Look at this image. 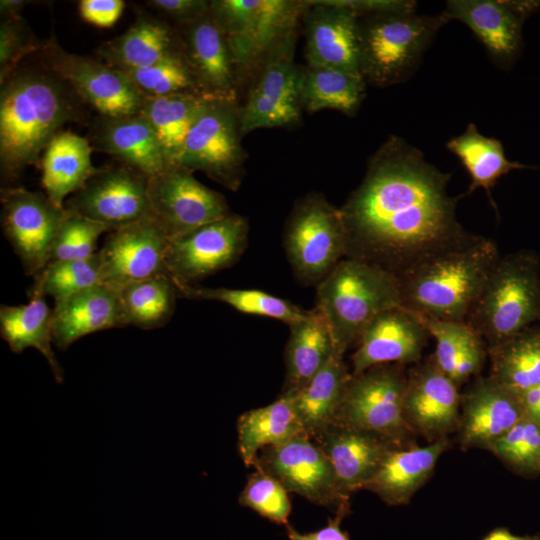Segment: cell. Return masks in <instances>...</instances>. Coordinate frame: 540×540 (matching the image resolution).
<instances>
[{
	"mask_svg": "<svg viewBox=\"0 0 540 540\" xmlns=\"http://www.w3.org/2000/svg\"><path fill=\"white\" fill-rule=\"evenodd\" d=\"M451 173L391 137L371 159L366 175L340 209L347 234L345 258L378 266L399 278L426 260L476 235L457 218L448 193Z\"/></svg>",
	"mask_w": 540,
	"mask_h": 540,
	"instance_id": "6da1fadb",
	"label": "cell"
},
{
	"mask_svg": "<svg viewBox=\"0 0 540 540\" xmlns=\"http://www.w3.org/2000/svg\"><path fill=\"white\" fill-rule=\"evenodd\" d=\"M0 84L1 175L13 179L38 162L65 123L83 116L82 100L43 65L18 67Z\"/></svg>",
	"mask_w": 540,
	"mask_h": 540,
	"instance_id": "7a4b0ae2",
	"label": "cell"
},
{
	"mask_svg": "<svg viewBox=\"0 0 540 540\" xmlns=\"http://www.w3.org/2000/svg\"><path fill=\"white\" fill-rule=\"evenodd\" d=\"M495 242L476 235L400 277L402 307L424 317L465 321L500 258Z\"/></svg>",
	"mask_w": 540,
	"mask_h": 540,
	"instance_id": "3957f363",
	"label": "cell"
},
{
	"mask_svg": "<svg viewBox=\"0 0 540 540\" xmlns=\"http://www.w3.org/2000/svg\"><path fill=\"white\" fill-rule=\"evenodd\" d=\"M396 307H402L399 277L359 260L343 258L317 285L316 308L343 356L379 314Z\"/></svg>",
	"mask_w": 540,
	"mask_h": 540,
	"instance_id": "277c9868",
	"label": "cell"
},
{
	"mask_svg": "<svg viewBox=\"0 0 540 540\" xmlns=\"http://www.w3.org/2000/svg\"><path fill=\"white\" fill-rule=\"evenodd\" d=\"M465 321L487 349L540 323V258L531 251L500 256Z\"/></svg>",
	"mask_w": 540,
	"mask_h": 540,
	"instance_id": "5b68a950",
	"label": "cell"
},
{
	"mask_svg": "<svg viewBox=\"0 0 540 540\" xmlns=\"http://www.w3.org/2000/svg\"><path fill=\"white\" fill-rule=\"evenodd\" d=\"M448 21L413 12L368 14L361 21L360 70L365 80L386 86L406 80Z\"/></svg>",
	"mask_w": 540,
	"mask_h": 540,
	"instance_id": "8992f818",
	"label": "cell"
},
{
	"mask_svg": "<svg viewBox=\"0 0 540 540\" xmlns=\"http://www.w3.org/2000/svg\"><path fill=\"white\" fill-rule=\"evenodd\" d=\"M407 373L404 365L380 364L351 374L333 421L411 445L415 433L404 417Z\"/></svg>",
	"mask_w": 540,
	"mask_h": 540,
	"instance_id": "52a82bcc",
	"label": "cell"
},
{
	"mask_svg": "<svg viewBox=\"0 0 540 540\" xmlns=\"http://www.w3.org/2000/svg\"><path fill=\"white\" fill-rule=\"evenodd\" d=\"M347 234L340 209L310 195L296 205L284 233V248L296 278L318 285L346 255Z\"/></svg>",
	"mask_w": 540,
	"mask_h": 540,
	"instance_id": "ba28073f",
	"label": "cell"
},
{
	"mask_svg": "<svg viewBox=\"0 0 540 540\" xmlns=\"http://www.w3.org/2000/svg\"><path fill=\"white\" fill-rule=\"evenodd\" d=\"M239 119L233 99L205 97L186 137L177 166L202 171L234 189L243 155Z\"/></svg>",
	"mask_w": 540,
	"mask_h": 540,
	"instance_id": "9c48e42d",
	"label": "cell"
},
{
	"mask_svg": "<svg viewBox=\"0 0 540 540\" xmlns=\"http://www.w3.org/2000/svg\"><path fill=\"white\" fill-rule=\"evenodd\" d=\"M42 65L63 79L99 115L140 114L145 98L129 78L100 59L69 53L50 39L38 52Z\"/></svg>",
	"mask_w": 540,
	"mask_h": 540,
	"instance_id": "30bf717a",
	"label": "cell"
},
{
	"mask_svg": "<svg viewBox=\"0 0 540 540\" xmlns=\"http://www.w3.org/2000/svg\"><path fill=\"white\" fill-rule=\"evenodd\" d=\"M253 468L272 475L289 493L335 513L350 514V497L341 491L333 466L305 432L283 444L262 449Z\"/></svg>",
	"mask_w": 540,
	"mask_h": 540,
	"instance_id": "8fae6325",
	"label": "cell"
},
{
	"mask_svg": "<svg viewBox=\"0 0 540 540\" xmlns=\"http://www.w3.org/2000/svg\"><path fill=\"white\" fill-rule=\"evenodd\" d=\"M298 11L297 4L284 0L210 2V13L227 38L235 68L251 64L279 44Z\"/></svg>",
	"mask_w": 540,
	"mask_h": 540,
	"instance_id": "7c38bea8",
	"label": "cell"
},
{
	"mask_svg": "<svg viewBox=\"0 0 540 540\" xmlns=\"http://www.w3.org/2000/svg\"><path fill=\"white\" fill-rule=\"evenodd\" d=\"M148 199L152 218L169 240L230 214L221 194L177 165L148 177Z\"/></svg>",
	"mask_w": 540,
	"mask_h": 540,
	"instance_id": "4fadbf2b",
	"label": "cell"
},
{
	"mask_svg": "<svg viewBox=\"0 0 540 540\" xmlns=\"http://www.w3.org/2000/svg\"><path fill=\"white\" fill-rule=\"evenodd\" d=\"M1 205L3 232L25 273L35 276L50 262L66 210L47 195L23 187L2 188Z\"/></svg>",
	"mask_w": 540,
	"mask_h": 540,
	"instance_id": "5bb4252c",
	"label": "cell"
},
{
	"mask_svg": "<svg viewBox=\"0 0 540 540\" xmlns=\"http://www.w3.org/2000/svg\"><path fill=\"white\" fill-rule=\"evenodd\" d=\"M248 222L237 214L168 241L165 267L172 279L192 284L233 265L244 252Z\"/></svg>",
	"mask_w": 540,
	"mask_h": 540,
	"instance_id": "9a60e30c",
	"label": "cell"
},
{
	"mask_svg": "<svg viewBox=\"0 0 540 540\" xmlns=\"http://www.w3.org/2000/svg\"><path fill=\"white\" fill-rule=\"evenodd\" d=\"M64 208L117 230L152 217L148 177L125 164L98 169Z\"/></svg>",
	"mask_w": 540,
	"mask_h": 540,
	"instance_id": "2e32d148",
	"label": "cell"
},
{
	"mask_svg": "<svg viewBox=\"0 0 540 540\" xmlns=\"http://www.w3.org/2000/svg\"><path fill=\"white\" fill-rule=\"evenodd\" d=\"M168 241L152 217L111 231L98 252L101 284L120 290L132 282L168 274L164 262Z\"/></svg>",
	"mask_w": 540,
	"mask_h": 540,
	"instance_id": "e0dca14e",
	"label": "cell"
},
{
	"mask_svg": "<svg viewBox=\"0 0 540 540\" xmlns=\"http://www.w3.org/2000/svg\"><path fill=\"white\" fill-rule=\"evenodd\" d=\"M458 387L432 358L408 370L404 417L415 434L431 443L447 438L459 427L461 394Z\"/></svg>",
	"mask_w": 540,
	"mask_h": 540,
	"instance_id": "ac0fdd59",
	"label": "cell"
},
{
	"mask_svg": "<svg viewBox=\"0 0 540 540\" xmlns=\"http://www.w3.org/2000/svg\"><path fill=\"white\" fill-rule=\"evenodd\" d=\"M539 2L506 0H449L441 12L449 22L464 23L484 45L495 64L511 65L521 47L523 20Z\"/></svg>",
	"mask_w": 540,
	"mask_h": 540,
	"instance_id": "d6986e66",
	"label": "cell"
},
{
	"mask_svg": "<svg viewBox=\"0 0 540 540\" xmlns=\"http://www.w3.org/2000/svg\"><path fill=\"white\" fill-rule=\"evenodd\" d=\"M310 438L330 461L341 491L349 497L363 489L394 449L408 446L337 421Z\"/></svg>",
	"mask_w": 540,
	"mask_h": 540,
	"instance_id": "ffe728a7",
	"label": "cell"
},
{
	"mask_svg": "<svg viewBox=\"0 0 540 540\" xmlns=\"http://www.w3.org/2000/svg\"><path fill=\"white\" fill-rule=\"evenodd\" d=\"M429 337L415 313L404 307L384 311L362 333L351 356V374L380 364H416Z\"/></svg>",
	"mask_w": 540,
	"mask_h": 540,
	"instance_id": "44dd1931",
	"label": "cell"
},
{
	"mask_svg": "<svg viewBox=\"0 0 540 540\" xmlns=\"http://www.w3.org/2000/svg\"><path fill=\"white\" fill-rule=\"evenodd\" d=\"M526 415L518 393L479 377L461 395L459 439L462 449H489Z\"/></svg>",
	"mask_w": 540,
	"mask_h": 540,
	"instance_id": "7402d4cb",
	"label": "cell"
},
{
	"mask_svg": "<svg viewBox=\"0 0 540 540\" xmlns=\"http://www.w3.org/2000/svg\"><path fill=\"white\" fill-rule=\"evenodd\" d=\"M359 17L341 1L318 2L306 21L309 66L361 73Z\"/></svg>",
	"mask_w": 540,
	"mask_h": 540,
	"instance_id": "603a6c76",
	"label": "cell"
},
{
	"mask_svg": "<svg viewBox=\"0 0 540 540\" xmlns=\"http://www.w3.org/2000/svg\"><path fill=\"white\" fill-rule=\"evenodd\" d=\"M285 52L266 64L239 117L240 132L282 126L299 118L303 73Z\"/></svg>",
	"mask_w": 540,
	"mask_h": 540,
	"instance_id": "cb8c5ba5",
	"label": "cell"
},
{
	"mask_svg": "<svg viewBox=\"0 0 540 540\" xmlns=\"http://www.w3.org/2000/svg\"><path fill=\"white\" fill-rule=\"evenodd\" d=\"M127 325L119 290L105 284L55 302L52 310L53 341L62 351L83 336Z\"/></svg>",
	"mask_w": 540,
	"mask_h": 540,
	"instance_id": "d4e9b609",
	"label": "cell"
},
{
	"mask_svg": "<svg viewBox=\"0 0 540 540\" xmlns=\"http://www.w3.org/2000/svg\"><path fill=\"white\" fill-rule=\"evenodd\" d=\"M184 26V56L204 96L233 99L234 62L227 38L211 13Z\"/></svg>",
	"mask_w": 540,
	"mask_h": 540,
	"instance_id": "484cf974",
	"label": "cell"
},
{
	"mask_svg": "<svg viewBox=\"0 0 540 540\" xmlns=\"http://www.w3.org/2000/svg\"><path fill=\"white\" fill-rule=\"evenodd\" d=\"M90 136L98 150L115 156L147 177L168 167L152 127L141 114L99 115L91 123Z\"/></svg>",
	"mask_w": 540,
	"mask_h": 540,
	"instance_id": "4316f807",
	"label": "cell"
},
{
	"mask_svg": "<svg viewBox=\"0 0 540 540\" xmlns=\"http://www.w3.org/2000/svg\"><path fill=\"white\" fill-rule=\"evenodd\" d=\"M99 59L120 71L157 64L184 54L183 40L165 21L149 14L139 15L120 36L99 46Z\"/></svg>",
	"mask_w": 540,
	"mask_h": 540,
	"instance_id": "83f0119b",
	"label": "cell"
},
{
	"mask_svg": "<svg viewBox=\"0 0 540 540\" xmlns=\"http://www.w3.org/2000/svg\"><path fill=\"white\" fill-rule=\"evenodd\" d=\"M448 447L447 438L426 446H401L384 460L362 490L376 494L390 506L408 504L432 475L438 459Z\"/></svg>",
	"mask_w": 540,
	"mask_h": 540,
	"instance_id": "f1b7e54d",
	"label": "cell"
},
{
	"mask_svg": "<svg viewBox=\"0 0 540 540\" xmlns=\"http://www.w3.org/2000/svg\"><path fill=\"white\" fill-rule=\"evenodd\" d=\"M289 328L290 336L285 349V381L281 394L298 391L336 353L328 323L316 307Z\"/></svg>",
	"mask_w": 540,
	"mask_h": 540,
	"instance_id": "f546056e",
	"label": "cell"
},
{
	"mask_svg": "<svg viewBox=\"0 0 540 540\" xmlns=\"http://www.w3.org/2000/svg\"><path fill=\"white\" fill-rule=\"evenodd\" d=\"M0 332L14 353H21L28 347L40 351L48 361L55 380L62 383L63 371L51 347L54 342L52 311L37 283L34 282L29 291L27 304L1 305Z\"/></svg>",
	"mask_w": 540,
	"mask_h": 540,
	"instance_id": "4dcf8cb0",
	"label": "cell"
},
{
	"mask_svg": "<svg viewBox=\"0 0 540 540\" xmlns=\"http://www.w3.org/2000/svg\"><path fill=\"white\" fill-rule=\"evenodd\" d=\"M88 140L71 131L59 132L42 158V184L48 198L64 208L67 195L78 191L97 172Z\"/></svg>",
	"mask_w": 540,
	"mask_h": 540,
	"instance_id": "1f68e13d",
	"label": "cell"
},
{
	"mask_svg": "<svg viewBox=\"0 0 540 540\" xmlns=\"http://www.w3.org/2000/svg\"><path fill=\"white\" fill-rule=\"evenodd\" d=\"M417 316L435 340V351L431 358L445 375L459 386L479 373L487 346L475 329L466 321Z\"/></svg>",
	"mask_w": 540,
	"mask_h": 540,
	"instance_id": "d6a6232c",
	"label": "cell"
},
{
	"mask_svg": "<svg viewBox=\"0 0 540 540\" xmlns=\"http://www.w3.org/2000/svg\"><path fill=\"white\" fill-rule=\"evenodd\" d=\"M303 432L292 395L281 394L271 404L238 418V452L245 466L253 467L262 449L283 444Z\"/></svg>",
	"mask_w": 540,
	"mask_h": 540,
	"instance_id": "836d02e7",
	"label": "cell"
},
{
	"mask_svg": "<svg viewBox=\"0 0 540 540\" xmlns=\"http://www.w3.org/2000/svg\"><path fill=\"white\" fill-rule=\"evenodd\" d=\"M350 378L351 371L344 356L334 353L308 383L290 394L303 430L309 437L334 420Z\"/></svg>",
	"mask_w": 540,
	"mask_h": 540,
	"instance_id": "e575fe53",
	"label": "cell"
},
{
	"mask_svg": "<svg viewBox=\"0 0 540 540\" xmlns=\"http://www.w3.org/2000/svg\"><path fill=\"white\" fill-rule=\"evenodd\" d=\"M446 148L458 157L470 176L465 195L482 188L494 207L491 189L497 181L512 170L529 168L520 162L508 160L502 143L481 134L474 123H469L462 134L451 138Z\"/></svg>",
	"mask_w": 540,
	"mask_h": 540,
	"instance_id": "d590c367",
	"label": "cell"
},
{
	"mask_svg": "<svg viewBox=\"0 0 540 540\" xmlns=\"http://www.w3.org/2000/svg\"><path fill=\"white\" fill-rule=\"evenodd\" d=\"M491 361L490 376L521 394L540 384V323L487 349Z\"/></svg>",
	"mask_w": 540,
	"mask_h": 540,
	"instance_id": "8d00e7d4",
	"label": "cell"
},
{
	"mask_svg": "<svg viewBox=\"0 0 540 540\" xmlns=\"http://www.w3.org/2000/svg\"><path fill=\"white\" fill-rule=\"evenodd\" d=\"M204 98L194 94L145 98L140 114L152 127L167 166L177 165Z\"/></svg>",
	"mask_w": 540,
	"mask_h": 540,
	"instance_id": "74e56055",
	"label": "cell"
},
{
	"mask_svg": "<svg viewBox=\"0 0 540 540\" xmlns=\"http://www.w3.org/2000/svg\"><path fill=\"white\" fill-rule=\"evenodd\" d=\"M365 91L361 73L325 67H310L303 73L301 100L308 111L335 109L354 113Z\"/></svg>",
	"mask_w": 540,
	"mask_h": 540,
	"instance_id": "f35d334b",
	"label": "cell"
},
{
	"mask_svg": "<svg viewBox=\"0 0 540 540\" xmlns=\"http://www.w3.org/2000/svg\"><path fill=\"white\" fill-rule=\"evenodd\" d=\"M172 280L179 297L222 302L242 313L277 319L288 326L302 320L308 313V310L262 290L208 288Z\"/></svg>",
	"mask_w": 540,
	"mask_h": 540,
	"instance_id": "ab89813d",
	"label": "cell"
},
{
	"mask_svg": "<svg viewBox=\"0 0 540 540\" xmlns=\"http://www.w3.org/2000/svg\"><path fill=\"white\" fill-rule=\"evenodd\" d=\"M119 293L128 325L146 330L161 327L169 321L178 296L169 274L132 282Z\"/></svg>",
	"mask_w": 540,
	"mask_h": 540,
	"instance_id": "60d3db41",
	"label": "cell"
},
{
	"mask_svg": "<svg viewBox=\"0 0 540 540\" xmlns=\"http://www.w3.org/2000/svg\"><path fill=\"white\" fill-rule=\"evenodd\" d=\"M144 98L175 94L204 96L184 56H171L152 66L122 71Z\"/></svg>",
	"mask_w": 540,
	"mask_h": 540,
	"instance_id": "b9f144b4",
	"label": "cell"
},
{
	"mask_svg": "<svg viewBox=\"0 0 540 540\" xmlns=\"http://www.w3.org/2000/svg\"><path fill=\"white\" fill-rule=\"evenodd\" d=\"M34 282L55 302L101 284L99 254L83 260L51 261L34 276Z\"/></svg>",
	"mask_w": 540,
	"mask_h": 540,
	"instance_id": "7bdbcfd3",
	"label": "cell"
},
{
	"mask_svg": "<svg viewBox=\"0 0 540 540\" xmlns=\"http://www.w3.org/2000/svg\"><path fill=\"white\" fill-rule=\"evenodd\" d=\"M488 450L518 473L540 474V423L525 415Z\"/></svg>",
	"mask_w": 540,
	"mask_h": 540,
	"instance_id": "ee69618b",
	"label": "cell"
},
{
	"mask_svg": "<svg viewBox=\"0 0 540 540\" xmlns=\"http://www.w3.org/2000/svg\"><path fill=\"white\" fill-rule=\"evenodd\" d=\"M289 492L272 475L259 468L247 477V482L238 497V503L255 511L267 520L287 525L291 513Z\"/></svg>",
	"mask_w": 540,
	"mask_h": 540,
	"instance_id": "f6af8a7d",
	"label": "cell"
},
{
	"mask_svg": "<svg viewBox=\"0 0 540 540\" xmlns=\"http://www.w3.org/2000/svg\"><path fill=\"white\" fill-rule=\"evenodd\" d=\"M105 232H111L106 225L66 210L52 248L50 262L92 257L97 253L95 250L98 238Z\"/></svg>",
	"mask_w": 540,
	"mask_h": 540,
	"instance_id": "bcb514c9",
	"label": "cell"
},
{
	"mask_svg": "<svg viewBox=\"0 0 540 540\" xmlns=\"http://www.w3.org/2000/svg\"><path fill=\"white\" fill-rule=\"evenodd\" d=\"M43 42L22 18L2 19L0 23V83L11 75L27 55L39 52Z\"/></svg>",
	"mask_w": 540,
	"mask_h": 540,
	"instance_id": "7dc6e473",
	"label": "cell"
},
{
	"mask_svg": "<svg viewBox=\"0 0 540 540\" xmlns=\"http://www.w3.org/2000/svg\"><path fill=\"white\" fill-rule=\"evenodd\" d=\"M146 4L161 14L183 24L210 12V2L203 0H150Z\"/></svg>",
	"mask_w": 540,
	"mask_h": 540,
	"instance_id": "c3c4849f",
	"label": "cell"
},
{
	"mask_svg": "<svg viewBox=\"0 0 540 540\" xmlns=\"http://www.w3.org/2000/svg\"><path fill=\"white\" fill-rule=\"evenodd\" d=\"M125 3L122 0H81V17L99 27L113 26L121 16Z\"/></svg>",
	"mask_w": 540,
	"mask_h": 540,
	"instance_id": "681fc988",
	"label": "cell"
},
{
	"mask_svg": "<svg viewBox=\"0 0 540 540\" xmlns=\"http://www.w3.org/2000/svg\"><path fill=\"white\" fill-rule=\"evenodd\" d=\"M346 516L344 513H336L333 518L328 519L326 526L309 533H300L287 524V536L289 540H351L349 534L340 527Z\"/></svg>",
	"mask_w": 540,
	"mask_h": 540,
	"instance_id": "f907efd6",
	"label": "cell"
},
{
	"mask_svg": "<svg viewBox=\"0 0 540 540\" xmlns=\"http://www.w3.org/2000/svg\"><path fill=\"white\" fill-rule=\"evenodd\" d=\"M481 540H540V533L535 535L517 536L505 527H497L485 535Z\"/></svg>",
	"mask_w": 540,
	"mask_h": 540,
	"instance_id": "816d5d0a",
	"label": "cell"
},
{
	"mask_svg": "<svg viewBox=\"0 0 540 540\" xmlns=\"http://www.w3.org/2000/svg\"><path fill=\"white\" fill-rule=\"evenodd\" d=\"M27 1L23 0H1L0 14L2 19L21 18V12Z\"/></svg>",
	"mask_w": 540,
	"mask_h": 540,
	"instance_id": "f5cc1de1",
	"label": "cell"
},
{
	"mask_svg": "<svg viewBox=\"0 0 540 540\" xmlns=\"http://www.w3.org/2000/svg\"><path fill=\"white\" fill-rule=\"evenodd\" d=\"M526 415L540 423V403Z\"/></svg>",
	"mask_w": 540,
	"mask_h": 540,
	"instance_id": "db71d44e",
	"label": "cell"
}]
</instances>
